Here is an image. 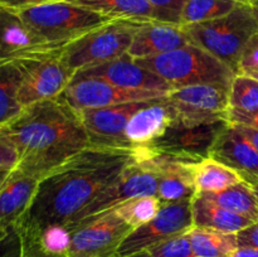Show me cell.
<instances>
[{
  "instance_id": "obj_43",
  "label": "cell",
  "mask_w": 258,
  "mask_h": 257,
  "mask_svg": "<svg viewBox=\"0 0 258 257\" xmlns=\"http://www.w3.org/2000/svg\"><path fill=\"white\" fill-rule=\"evenodd\" d=\"M248 4L251 7L252 13H253V17L256 19L257 25H258V0H248Z\"/></svg>"
},
{
  "instance_id": "obj_33",
  "label": "cell",
  "mask_w": 258,
  "mask_h": 257,
  "mask_svg": "<svg viewBox=\"0 0 258 257\" xmlns=\"http://www.w3.org/2000/svg\"><path fill=\"white\" fill-rule=\"evenodd\" d=\"M17 233L20 239V257H68L67 254L53 253L44 249L38 238L32 234L20 231H17Z\"/></svg>"
},
{
  "instance_id": "obj_4",
  "label": "cell",
  "mask_w": 258,
  "mask_h": 257,
  "mask_svg": "<svg viewBox=\"0 0 258 257\" xmlns=\"http://www.w3.org/2000/svg\"><path fill=\"white\" fill-rule=\"evenodd\" d=\"M189 42L203 48L238 75L242 52L258 25L249 4L238 5L233 12L217 19L181 25Z\"/></svg>"
},
{
  "instance_id": "obj_20",
  "label": "cell",
  "mask_w": 258,
  "mask_h": 257,
  "mask_svg": "<svg viewBox=\"0 0 258 257\" xmlns=\"http://www.w3.org/2000/svg\"><path fill=\"white\" fill-rule=\"evenodd\" d=\"M39 179L19 169L10 171L0 188V224L8 231L18 226L37 194Z\"/></svg>"
},
{
  "instance_id": "obj_15",
  "label": "cell",
  "mask_w": 258,
  "mask_h": 257,
  "mask_svg": "<svg viewBox=\"0 0 258 257\" xmlns=\"http://www.w3.org/2000/svg\"><path fill=\"white\" fill-rule=\"evenodd\" d=\"M73 78H100L108 83L127 90H148L170 92L173 90L164 78L141 67L131 55L108 60L95 67L78 71Z\"/></svg>"
},
{
  "instance_id": "obj_19",
  "label": "cell",
  "mask_w": 258,
  "mask_h": 257,
  "mask_svg": "<svg viewBox=\"0 0 258 257\" xmlns=\"http://www.w3.org/2000/svg\"><path fill=\"white\" fill-rule=\"evenodd\" d=\"M190 44L179 24L149 20L140 25L127 54L134 59L164 54Z\"/></svg>"
},
{
  "instance_id": "obj_3",
  "label": "cell",
  "mask_w": 258,
  "mask_h": 257,
  "mask_svg": "<svg viewBox=\"0 0 258 257\" xmlns=\"http://www.w3.org/2000/svg\"><path fill=\"white\" fill-rule=\"evenodd\" d=\"M135 60L141 67L164 78L173 88L197 85L231 87L237 76L229 66L191 43L173 52Z\"/></svg>"
},
{
  "instance_id": "obj_18",
  "label": "cell",
  "mask_w": 258,
  "mask_h": 257,
  "mask_svg": "<svg viewBox=\"0 0 258 257\" xmlns=\"http://www.w3.org/2000/svg\"><path fill=\"white\" fill-rule=\"evenodd\" d=\"M153 151V150H151ZM151 163L158 178L156 197L163 203L193 199L197 196L194 183V164L176 160L153 151Z\"/></svg>"
},
{
  "instance_id": "obj_41",
  "label": "cell",
  "mask_w": 258,
  "mask_h": 257,
  "mask_svg": "<svg viewBox=\"0 0 258 257\" xmlns=\"http://www.w3.org/2000/svg\"><path fill=\"white\" fill-rule=\"evenodd\" d=\"M237 127L239 128L242 134L251 141L252 145L254 146V149L257 150L258 153V130L254 127H251V126H246V125H239V123H234Z\"/></svg>"
},
{
  "instance_id": "obj_2",
  "label": "cell",
  "mask_w": 258,
  "mask_h": 257,
  "mask_svg": "<svg viewBox=\"0 0 258 257\" xmlns=\"http://www.w3.org/2000/svg\"><path fill=\"white\" fill-rule=\"evenodd\" d=\"M0 138L17 149V169L39 180L91 145L78 112L60 97L24 107L0 126Z\"/></svg>"
},
{
  "instance_id": "obj_40",
  "label": "cell",
  "mask_w": 258,
  "mask_h": 257,
  "mask_svg": "<svg viewBox=\"0 0 258 257\" xmlns=\"http://www.w3.org/2000/svg\"><path fill=\"white\" fill-rule=\"evenodd\" d=\"M52 2H59V0H0V5L13 10H19L24 9V8L34 7V5H40L44 4V3Z\"/></svg>"
},
{
  "instance_id": "obj_29",
  "label": "cell",
  "mask_w": 258,
  "mask_h": 257,
  "mask_svg": "<svg viewBox=\"0 0 258 257\" xmlns=\"http://www.w3.org/2000/svg\"><path fill=\"white\" fill-rule=\"evenodd\" d=\"M163 202L156 196H145L131 198L118 204L113 211L133 229L148 223L161 209Z\"/></svg>"
},
{
  "instance_id": "obj_48",
  "label": "cell",
  "mask_w": 258,
  "mask_h": 257,
  "mask_svg": "<svg viewBox=\"0 0 258 257\" xmlns=\"http://www.w3.org/2000/svg\"><path fill=\"white\" fill-rule=\"evenodd\" d=\"M239 2H242V3H248V0H239Z\"/></svg>"
},
{
  "instance_id": "obj_46",
  "label": "cell",
  "mask_w": 258,
  "mask_h": 257,
  "mask_svg": "<svg viewBox=\"0 0 258 257\" xmlns=\"http://www.w3.org/2000/svg\"><path fill=\"white\" fill-rule=\"evenodd\" d=\"M253 190H254V194H256V199H257V204H258V184H253Z\"/></svg>"
},
{
  "instance_id": "obj_6",
  "label": "cell",
  "mask_w": 258,
  "mask_h": 257,
  "mask_svg": "<svg viewBox=\"0 0 258 257\" xmlns=\"http://www.w3.org/2000/svg\"><path fill=\"white\" fill-rule=\"evenodd\" d=\"M144 22L115 19L96 28L58 49V57L76 73L116 59L130 49L134 37Z\"/></svg>"
},
{
  "instance_id": "obj_42",
  "label": "cell",
  "mask_w": 258,
  "mask_h": 257,
  "mask_svg": "<svg viewBox=\"0 0 258 257\" xmlns=\"http://www.w3.org/2000/svg\"><path fill=\"white\" fill-rule=\"evenodd\" d=\"M229 257H258V248H253V247H237Z\"/></svg>"
},
{
  "instance_id": "obj_27",
  "label": "cell",
  "mask_w": 258,
  "mask_h": 257,
  "mask_svg": "<svg viewBox=\"0 0 258 257\" xmlns=\"http://www.w3.org/2000/svg\"><path fill=\"white\" fill-rule=\"evenodd\" d=\"M188 234L198 257H229L237 248L236 233L193 227Z\"/></svg>"
},
{
  "instance_id": "obj_37",
  "label": "cell",
  "mask_w": 258,
  "mask_h": 257,
  "mask_svg": "<svg viewBox=\"0 0 258 257\" xmlns=\"http://www.w3.org/2000/svg\"><path fill=\"white\" fill-rule=\"evenodd\" d=\"M237 247H253L258 248V221L247 226L236 233Z\"/></svg>"
},
{
  "instance_id": "obj_39",
  "label": "cell",
  "mask_w": 258,
  "mask_h": 257,
  "mask_svg": "<svg viewBox=\"0 0 258 257\" xmlns=\"http://www.w3.org/2000/svg\"><path fill=\"white\" fill-rule=\"evenodd\" d=\"M229 122L251 126L258 130V111L252 113H238L229 111Z\"/></svg>"
},
{
  "instance_id": "obj_32",
  "label": "cell",
  "mask_w": 258,
  "mask_h": 257,
  "mask_svg": "<svg viewBox=\"0 0 258 257\" xmlns=\"http://www.w3.org/2000/svg\"><path fill=\"white\" fill-rule=\"evenodd\" d=\"M17 231H19V229H17ZM24 233H28V232H24ZM32 236L38 238L43 248L47 249V251L53 252V253L67 254L68 247H70L71 243V237H72V231L66 224H52V226L43 228L39 233L32 234Z\"/></svg>"
},
{
  "instance_id": "obj_45",
  "label": "cell",
  "mask_w": 258,
  "mask_h": 257,
  "mask_svg": "<svg viewBox=\"0 0 258 257\" xmlns=\"http://www.w3.org/2000/svg\"><path fill=\"white\" fill-rule=\"evenodd\" d=\"M9 174H10V171H0V188H2V185L4 184V181L7 180V178Z\"/></svg>"
},
{
  "instance_id": "obj_44",
  "label": "cell",
  "mask_w": 258,
  "mask_h": 257,
  "mask_svg": "<svg viewBox=\"0 0 258 257\" xmlns=\"http://www.w3.org/2000/svg\"><path fill=\"white\" fill-rule=\"evenodd\" d=\"M12 231H13V229H12ZM12 231H8V229H5L4 227L0 224V242L4 241V239L8 237V234H9Z\"/></svg>"
},
{
  "instance_id": "obj_30",
  "label": "cell",
  "mask_w": 258,
  "mask_h": 257,
  "mask_svg": "<svg viewBox=\"0 0 258 257\" xmlns=\"http://www.w3.org/2000/svg\"><path fill=\"white\" fill-rule=\"evenodd\" d=\"M229 111L252 113L258 111V80L248 75H237L229 87Z\"/></svg>"
},
{
  "instance_id": "obj_38",
  "label": "cell",
  "mask_w": 258,
  "mask_h": 257,
  "mask_svg": "<svg viewBox=\"0 0 258 257\" xmlns=\"http://www.w3.org/2000/svg\"><path fill=\"white\" fill-rule=\"evenodd\" d=\"M0 257H20V239L15 229L0 242Z\"/></svg>"
},
{
  "instance_id": "obj_24",
  "label": "cell",
  "mask_w": 258,
  "mask_h": 257,
  "mask_svg": "<svg viewBox=\"0 0 258 257\" xmlns=\"http://www.w3.org/2000/svg\"><path fill=\"white\" fill-rule=\"evenodd\" d=\"M22 81L23 72L17 60H0V126L24 110L19 101Z\"/></svg>"
},
{
  "instance_id": "obj_47",
  "label": "cell",
  "mask_w": 258,
  "mask_h": 257,
  "mask_svg": "<svg viewBox=\"0 0 258 257\" xmlns=\"http://www.w3.org/2000/svg\"><path fill=\"white\" fill-rule=\"evenodd\" d=\"M248 76H251V77H253V78H256V80H258V72L248 73Z\"/></svg>"
},
{
  "instance_id": "obj_12",
  "label": "cell",
  "mask_w": 258,
  "mask_h": 257,
  "mask_svg": "<svg viewBox=\"0 0 258 257\" xmlns=\"http://www.w3.org/2000/svg\"><path fill=\"white\" fill-rule=\"evenodd\" d=\"M130 226L115 211L102 214L72 232L68 257H117Z\"/></svg>"
},
{
  "instance_id": "obj_35",
  "label": "cell",
  "mask_w": 258,
  "mask_h": 257,
  "mask_svg": "<svg viewBox=\"0 0 258 257\" xmlns=\"http://www.w3.org/2000/svg\"><path fill=\"white\" fill-rule=\"evenodd\" d=\"M258 72V32L247 42L238 65V75Z\"/></svg>"
},
{
  "instance_id": "obj_23",
  "label": "cell",
  "mask_w": 258,
  "mask_h": 257,
  "mask_svg": "<svg viewBox=\"0 0 258 257\" xmlns=\"http://www.w3.org/2000/svg\"><path fill=\"white\" fill-rule=\"evenodd\" d=\"M110 19L164 22L160 13L146 0H68Z\"/></svg>"
},
{
  "instance_id": "obj_1",
  "label": "cell",
  "mask_w": 258,
  "mask_h": 257,
  "mask_svg": "<svg viewBox=\"0 0 258 257\" xmlns=\"http://www.w3.org/2000/svg\"><path fill=\"white\" fill-rule=\"evenodd\" d=\"M143 151L144 146H87L40 179L32 206L14 229L37 234L52 224H68Z\"/></svg>"
},
{
  "instance_id": "obj_25",
  "label": "cell",
  "mask_w": 258,
  "mask_h": 257,
  "mask_svg": "<svg viewBox=\"0 0 258 257\" xmlns=\"http://www.w3.org/2000/svg\"><path fill=\"white\" fill-rule=\"evenodd\" d=\"M243 179L237 171L212 156L194 164V183L197 194L222 191Z\"/></svg>"
},
{
  "instance_id": "obj_22",
  "label": "cell",
  "mask_w": 258,
  "mask_h": 257,
  "mask_svg": "<svg viewBox=\"0 0 258 257\" xmlns=\"http://www.w3.org/2000/svg\"><path fill=\"white\" fill-rule=\"evenodd\" d=\"M191 214L194 227L214 229L224 233H237L253 223V221L246 217L226 211L201 194H197L191 199Z\"/></svg>"
},
{
  "instance_id": "obj_26",
  "label": "cell",
  "mask_w": 258,
  "mask_h": 257,
  "mask_svg": "<svg viewBox=\"0 0 258 257\" xmlns=\"http://www.w3.org/2000/svg\"><path fill=\"white\" fill-rule=\"evenodd\" d=\"M209 201L214 202L226 211L246 217L251 221H258V204L252 184L242 180L229 188L217 193H203Z\"/></svg>"
},
{
  "instance_id": "obj_10",
  "label": "cell",
  "mask_w": 258,
  "mask_h": 257,
  "mask_svg": "<svg viewBox=\"0 0 258 257\" xmlns=\"http://www.w3.org/2000/svg\"><path fill=\"white\" fill-rule=\"evenodd\" d=\"M23 72L19 101L23 107L59 97L75 77V72L58 57V49L29 59L18 60Z\"/></svg>"
},
{
  "instance_id": "obj_13",
  "label": "cell",
  "mask_w": 258,
  "mask_h": 257,
  "mask_svg": "<svg viewBox=\"0 0 258 257\" xmlns=\"http://www.w3.org/2000/svg\"><path fill=\"white\" fill-rule=\"evenodd\" d=\"M168 93L163 91L127 90L100 78H73L59 97L76 111H82L134 101L163 98Z\"/></svg>"
},
{
  "instance_id": "obj_9",
  "label": "cell",
  "mask_w": 258,
  "mask_h": 257,
  "mask_svg": "<svg viewBox=\"0 0 258 257\" xmlns=\"http://www.w3.org/2000/svg\"><path fill=\"white\" fill-rule=\"evenodd\" d=\"M194 227L191 199L163 203L151 221L127 234L117 249V257H131L173 237L190 231Z\"/></svg>"
},
{
  "instance_id": "obj_14",
  "label": "cell",
  "mask_w": 258,
  "mask_h": 257,
  "mask_svg": "<svg viewBox=\"0 0 258 257\" xmlns=\"http://www.w3.org/2000/svg\"><path fill=\"white\" fill-rule=\"evenodd\" d=\"M159 100L161 98L134 101L101 108H87L77 112L90 138L91 145L133 148L125 136L126 125L136 111Z\"/></svg>"
},
{
  "instance_id": "obj_34",
  "label": "cell",
  "mask_w": 258,
  "mask_h": 257,
  "mask_svg": "<svg viewBox=\"0 0 258 257\" xmlns=\"http://www.w3.org/2000/svg\"><path fill=\"white\" fill-rule=\"evenodd\" d=\"M161 14L164 22L179 24L186 0H146ZM180 25V24H179Z\"/></svg>"
},
{
  "instance_id": "obj_21",
  "label": "cell",
  "mask_w": 258,
  "mask_h": 257,
  "mask_svg": "<svg viewBox=\"0 0 258 257\" xmlns=\"http://www.w3.org/2000/svg\"><path fill=\"white\" fill-rule=\"evenodd\" d=\"M174 122V115L165 97L134 113L125 128V136L133 146H148L163 136Z\"/></svg>"
},
{
  "instance_id": "obj_11",
  "label": "cell",
  "mask_w": 258,
  "mask_h": 257,
  "mask_svg": "<svg viewBox=\"0 0 258 257\" xmlns=\"http://www.w3.org/2000/svg\"><path fill=\"white\" fill-rule=\"evenodd\" d=\"M229 123V121H217L201 125L173 122L165 134L149 144L148 148L155 154L176 160L199 163L211 156L214 144Z\"/></svg>"
},
{
  "instance_id": "obj_36",
  "label": "cell",
  "mask_w": 258,
  "mask_h": 257,
  "mask_svg": "<svg viewBox=\"0 0 258 257\" xmlns=\"http://www.w3.org/2000/svg\"><path fill=\"white\" fill-rule=\"evenodd\" d=\"M19 164V154L17 149L9 143L0 138V171H12L17 169Z\"/></svg>"
},
{
  "instance_id": "obj_16",
  "label": "cell",
  "mask_w": 258,
  "mask_h": 257,
  "mask_svg": "<svg viewBox=\"0 0 258 257\" xmlns=\"http://www.w3.org/2000/svg\"><path fill=\"white\" fill-rule=\"evenodd\" d=\"M57 49L43 42L17 10L0 5V60H24Z\"/></svg>"
},
{
  "instance_id": "obj_17",
  "label": "cell",
  "mask_w": 258,
  "mask_h": 257,
  "mask_svg": "<svg viewBox=\"0 0 258 257\" xmlns=\"http://www.w3.org/2000/svg\"><path fill=\"white\" fill-rule=\"evenodd\" d=\"M211 156L229 166L249 184H258V153L234 123H229L214 144Z\"/></svg>"
},
{
  "instance_id": "obj_31",
  "label": "cell",
  "mask_w": 258,
  "mask_h": 257,
  "mask_svg": "<svg viewBox=\"0 0 258 257\" xmlns=\"http://www.w3.org/2000/svg\"><path fill=\"white\" fill-rule=\"evenodd\" d=\"M188 232L161 242L131 257H198L191 247Z\"/></svg>"
},
{
  "instance_id": "obj_7",
  "label": "cell",
  "mask_w": 258,
  "mask_h": 257,
  "mask_svg": "<svg viewBox=\"0 0 258 257\" xmlns=\"http://www.w3.org/2000/svg\"><path fill=\"white\" fill-rule=\"evenodd\" d=\"M151 155L153 151L144 146L143 154L128 163L120 175L66 226L73 232L87 222L113 211L118 204L128 199L156 196L158 178L151 163Z\"/></svg>"
},
{
  "instance_id": "obj_8",
  "label": "cell",
  "mask_w": 258,
  "mask_h": 257,
  "mask_svg": "<svg viewBox=\"0 0 258 257\" xmlns=\"http://www.w3.org/2000/svg\"><path fill=\"white\" fill-rule=\"evenodd\" d=\"M174 122L184 125L229 121V87L197 85L173 88L165 97Z\"/></svg>"
},
{
  "instance_id": "obj_5",
  "label": "cell",
  "mask_w": 258,
  "mask_h": 257,
  "mask_svg": "<svg viewBox=\"0 0 258 257\" xmlns=\"http://www.w3.org/2000/svg\"><path fill=\"white\" fill-rule=\"evenodd\" d=\"M17 12L43 42L57 49L115 20L68 0L44 3Z\"/></svg>"
},
{
  "instance_id": "obj_28",
  "label": "cell",
  "mask_w": 258,
  "mask_h": 257,
  "mask_svg": "<svg viewBox=\"0 0 258 257\" xmlns=\"http://www.w3.org/2000/svg\"><path fill=\"white\" fill-rule=\"evenodd\" d=\"M241 4L244 3L239 0H186L179 24L189 25L217 19L233 12Z\"/></svg>"
}]
</instances>
